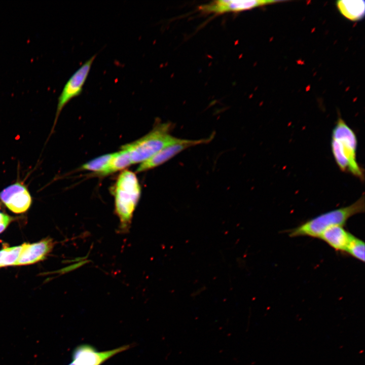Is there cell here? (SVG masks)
<instances>
[{"label":"cell","instance_id":"obj_16","mask_svg":"<svg viewBox=\"0 0 365 365\" xmlns=\"http://www.w3.org/2000/svg\"><path fill=\"white\" fill-rule=\"evenodd\" d=\"M364 242L353 235L348 245L346 252L354 258L364 262Z\"/></svg>","mask_w":365,"mask_h":365},{"label":"cell","instance_id":"obj_2","mask_svg":"<svg viewBox=\"0 0 365 365\" xmlns=\"http://www.w3.org/2000/svg\"><path fill=\"white\" fill-rule=\"evenodd\" d=\"M115 211L122 232L129 231L134 211L141 195V186L135 173L124 170L118 175L113 190Z\"/></svg>","mask_w":365,"mask_h":365},{"label":"cell","instance_id":"obj_13","mask_svg":"<svg viewBox=\"0 0 365 365\" xmlns=\"http://www.w3.org/2000/svg\"><path fill=\"white\" fill-rule=\"evenodd\" d=\"M132 164L129 153L126 150L121 148L120 151L114 153L108 167L100 175L104 176L119 171L124 170Z\"/></svg>","mask_w":365,"mask_h":365},{"label":"cell","instance_id":"obj_5","mask_svg":"<svg viewBox=\"0 0 365 365\" xmlns=\"http://www.w3.org/2000/svg\"><path fill=\"white\" fill-rule=\"evenodd\" d=\"M94 54L85 62L69 78L58 97L53 127L63 107L74 98L81 95L92 65L96 57Z\"/></svg>","mask_w":365,"mask_h":365},{"label":"cell","instance_id":"obj_15","mask_svg":"<svg viewBox=\"0 0 365 365\" xmlns=\"http://www.w3.org/2000/svg\"><path fill=\"white\" fill-rule=\"evenodd\" d=\"M21 245L4 246L0 250V268L15 266L21 250Z\"/></svg>","mask_w":365,"mask_h":365},{"label":"cell","instance_id":"obj_10","mask_svg":"<svg viewBox=\"0 0 365 365\" xmlns=\"http://www.w3.org/2000/svg\"><path fill=\"white\" fill-rule=\"evenodd\" d=\"M54 244L53 239L49 237L34 243H23L15 266L31 265L44 260Z\"/></svg>","mask_w":365,"mask_h":365},{"label":"cell","instance_id":"obj_3","mask_svg":"<svg viewBox=\"0 0 365 365\" xmlns=\"http://www.w3.org/2000/svg\"><path fill=\"white\" fill-rule=\"evenodd\" d=\"M364 211V196H361L351 204L335 209L307 220L289 231L291 237L308 236L320 237L326 229L334 226H344L351 216Z\"/></svg>","mask_w":365,"mask_h":365},{"label":"cell","instance_id":"obj_9","mask_svg":"<svg viewBox=\"0 0 365 365\" xmlns=\"http://www.w3.org/2000/svg\"><path fill=\"white\" fill-rule=\"evenodd\" d=\"M279 2L269 0L214 1L200 6L199 10L204 13L221 14L230 12H242Z\"/></svg>","mask_w":365,"mask_h":365},{"label":"cell","instance_id":"obj_12","mask_svg":"<svg viewBox=\"0 0 365 365\" xmlns=\"http://www.w3.org/2000/svg\"><path fill=\"white\" fill-rule=\"evenodd\" d=\"M340 12L352 21L361 19L365 13V2L362 0H341L336 2Z\"/></svg>","mask_w":365,"mask_h":365},{"label":"cell","instance_id":"obj_7","mask_svg":"<svg viewBox=\"0 0 365 365\" xmlns=\"http://www.w3.org/2000/svg\"><path fill=\"white\" fill-rule=\"evenodd\" d=\"M132 346V344H127L113 349L99 351L91 345L80 344L73 350L71 361L67 365H101L116 354L128 350Z\"/></svg>","mask_w":365,"mask_h":365},{"label":"cell","instance_id":"obj_4","mask_svg":"<svg viewBox=\"0 0 365 365\" xmlns=\"http://www.w3.org/2000/svg\"><path fill=\"white\" fill-rule=\"evenodd\" d=\"M172 126L170 122H158L149 133L121 148L129 153L132 164H140L165 147L180 139L171 135Z\"/></svg>","mask_w":365,"mask_h":365},{"label":"cell","instance_id":"obj_8","mask_svg":"<svg viewBox=\"0 0 365 365\" xmlns=\"http://www.w3.org/2000/svg\"><path fill=\"white\" fill-rule=\"evenodd\" d=\"M0 200L12 212L22 213L27 211L32 204V197L27 188L16 182L0 192Z\"/></svg>","mask_w":365,"mask_h":365},{"label":"cell","instance_id":"obj_17","mask_svg":"<svg viewBox=\"0 0 365 365\" xmlns=\"http://www.w3.org/2000/svg\"><path fill=\"white\" fill-rule=\"evenodd\" d=\"M8 225L5 224H0V233H2L8 226Z\"/></svg>","mask_w":365,"mask_h":365},{"label":"cell","instance_id":"obj_14","mask_svg":"<svg viewBox=\"0 0 365 365\" xmlns=\"http://www.w3.org/2000/svg\"><path fill=\"white\" fill-rule=\"evenodd\" d=\"M114 154V153L106 154L93 159L83 164L80 169L92 171L95 174L100 175L108 167Z\"/></svg>","mask_w":365,"mask_h":365},{"label":"cell","instance_id":"obj_6","mask_svg":"<svg viewBox=\"0 0 365 365\" xmlns=\"http://www.w3.org/2000/svg\"><path fill=\"white\" fill-rule=\"evenodd\" d=\"M214 135V134H212L207 138L199 139L180 138L177 141L165 147L149 159L139 164L136 172H141L159 166L189 148L210 142Z\"/></svg>","mask_w":365,"mask_h":365},{"label":"cell","instance_id":"obj_11","mask_svg":"<svg viewBox=\"0 0 365 365\" xmlns=\"http://www.w3.org/2000/svg\"><path fill=\"white\" fill-rule=\"evenodd\" d=\"M353 235L342 226H334L325 230L319 238L337 251L346 252Z\"/></svg>","mask_w":365,"mask_h":365},{"label":"cell","instance_id":"obj_1","mask_svg":"<svg viewBox=\"0 0 365 365\" xmlns=\"http://www.w3.org/2000/svg\"><path fill=\"white\" fill-rule=\"evenodd\" d=\"M331 147L333 156L339 169L363 181L364 169L356 160V135L341 117L338 118L333 129Z\"/></svg>","mask_w":365,"mask_h":365}]
</instances>
